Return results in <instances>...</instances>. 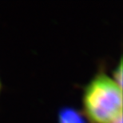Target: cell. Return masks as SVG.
I'll return each mask as SVG.
<instances>
[{"label": "cell", "mask_w": 123, "mask_h": 123, "mask_svg": "<svg viewBox=\"0 0 123 123\" xmlns=\"http://www.w3.org/2000/svg\"><path fill=\"white\" fill-rule=\"evenodd\" d=\"M113 80L114 82L120 88L122 89V62L120 61L118 66L115 69L114 72V78Z\"/></svg>", "instance_id": "3957f363"}, {"label": "cell", "mask_w": 123, "mask_h": 123, "mask_svg": "<svg viewBox=\"0 0 123 123\" xmlns=\"http://www.w3.org/2000/svg\"><path fill=\"white\" fill-rule=\"evenodd\" d=\"M58 122L59 123H87V118L79 110L66 107L59 111Z\"/></svg>", "instance_id": "7a4b0ae2"}, {"label": "cell", "mask_w": 123, "mask_h": 123, "mask_svg": "<svg viewBox=\"0 0 123 123\" xmlns=\"http://www.w3.org/2000/svg\"><path fill=\"white\" fill-rule=\"evenodd\" d=\"M84 114L92 123H110L122 114V93L113 78L99 74L86 86Z\"/></svg>", "instance_id": "6da1fadb"}, {"label": "cell", "mask_w": 123, "mask_h": 123, "mask_svg": "<svg viewBox=\"0 0 123 123\" xmlns=\"http://www.w3.org/2000/svg\"><path fill=\"white\" fill-rule=\"evenodd\" d=\"M110 123H122V114L118 115L114 121H112Z\"/></svg>", "instance_id": "277c9868"}]
</instances>
